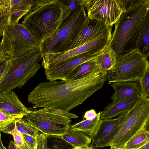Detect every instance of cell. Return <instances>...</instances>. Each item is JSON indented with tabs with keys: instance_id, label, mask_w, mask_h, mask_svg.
<instances>
[{
	"instance_id": "cell-1",
	"label": "cell",
	"mask_w": 149,
	"mask_h": 149,
	"mask_svg": "<svg viewBox=\"0 0 149 149\" xmlns=\"http://www.w3.org/2000/svg\"><path fill=\"white\" fill-rule=\"evenodd\" d=\"M107 73L97 70L81 78L42 82L28 95L33 108L54 107L69 112L102 88Z\"/></svg>"
},
{
	"instance_id": "cell-2",
	"label": "cell",
	"mask_w": 149,
	"mask_h": 149,
	"mask_svg": "<svg viewBox=\"0 0 149 149\" xmlns=\"http://www.w3.org/2000/svg\"><path fill=\"white\" fill-rule=\"evenodd\" d=\"M125 9L114 24L108 46L116 58L136 49L139 36L149 15V0H124Z\"/></svg>"
},
{
	"instance_id": "cell-3",
	"label": "cell",
	"mask_w": 149,
	"mask_h": 149,
	"mask_svg": "<svg viewBox=\"0 0 149 149\" xmlns=\"http://www.w3.org/2000/svg\"><path fill=\"white\" fill-rule=\"evenodd\" d=\"M66 8L61 0H33L21 24L42 46L58 31Z\"/></svg>"
},
{
	"instance_id": "cell-4",
	"label": "cell",
	"mask_w": 149,
	"mask_h": 149,
	"mask_svg": "<svg viewBox=\"0 0 149 149\" xmlns=\"http://www.w3.org/2000/svg\"><path fill=\"white\" fill-rule=\"evenodd\" d=\"M41 46L15 58H10L0 79V93L21 88L40 68L39 62L42 59Z\"/></svg>"
},
{
	"instance_id": "cell-5",
	"label": "cell",
	"mask_w": 149,
	"mask_h": 149,
	"mask_svg": "<svg viewBox=\"0 0 149 149\" xmlns=\"http://www.w3.org/2000/svg\"><path fill=\"white\" fill-rule=\"evenodd\" d=\"M84 8L79 5L61 22L58 31L41 46V54L70 50L87 19Z\"/></svg>"
},
{
	"instance_id": "cell-6",
	"label": "cell",
	"mask_w": 149,
	"mask_h": 149,
	"mask_svg": "<svg viewBox=\"0 0 149 149\" xmlns=\"http://www.w3.org/2000/svg\"><path fill=\"white\" fill-rule=\"evenodd\" d=\"M76 114L54 107L32 111L23 118L29 123L46 135L61 136L70 126Z\"/></svg>"
},
{
	"instance_id": "cell-7",
	"label": "cell",
	"mask_w": 149,
	"mask_h": 149,
	"mask_svg": "<svg viewBox=\"0 0 149 149\" xmlns=\"http://www.w3.org/2000/svg\"><path fill=\"white\" fill-rule=\"evenodd\" d=\"M148 58L136 49L116 58L114 67L107 73L108 84L116 82H139L149 70Z\"/></svg>"
},
{
	"instance_id": "cell-8",
	"label": "cell",
	"mask_w": 149,
	"mask_h": 149,
	"mask_svg": "<svg viewBox=\"0 0 149 149\" xmlns=\"http://www.w3.org/2000/svg\"><path fill=\"white\" fill-rule=\"evenodd\" d=\"M149 123V98L138 96L129 110L127 116L109 146L117 149H125L129 141Z\"/></svg>"
},
{
	"instance_id": "cell-9",
	"label": "cell",
	"mask_w": 149,
	"mask_h": 149,
	"mask_svg": "<svg viewBox=\"0 0 149 149\" xmlns=\"http://www.w3.org/2000/svg\"><path fill=\"white\" fill-rule=\"evenodd\" d=\"M2 36L1 47L11 58H17L41 46L21 24L8 23Z\"/></svg>"
},
{
	"instance_id": "cell-10",
	"label": "cell",
	"mask_w": 149,
	"mask_h": 149,
	"mask_svg": "<svg viewBox=\"0 0 149 149\" xmlns=\"http://www.w3.org/2000/svg\"><path fill=\"white\" fill-rule=\"evenodd\" d=\"M112 27H109L99 35L85 44L65 52L48 53L42 55V65L45 70L52 68L60 63L85 53H102L108 46L112 36Z\"/></svg>"
},
{
	"instance_id": "cell-11",
	"label": "cell",
	"mask_w": 149,
	"mask_h": 149,
	"mask_svg": "<svg viewBox=\"0 0 149 149\" xmlns=\"http://www.w3.org/2000/svg\"><path fill=\"white\" fill-rule=\"evenodd\" d=\"M87 12V17L113 26L125 9L124 0H77Z\"/></svg>"
},
{
	"instance_id": "cell-12",
	"label": "cell",
	"mask_w": 149,
	"mask_h": 149,
	"mask_svg": "<svg viewBox=\"0 0 149 149\" xmlns=\"http://www.w3.org/2000/svg\"><path fill=\"white\" fill-rule=\"evenodd\" d=\"M128 110L115 119L100 120L89 147L92 149H99L109 146L111 139L123 123Z\"/></svg>"
},
{
	"instance_id": "cell-13",
	"label": "cell",
	"mask_w": 149,
	"mask_h": 149,
	"mask_svg": "<svg viewBox=\"0 0 149 149\" xmlns=\"http://www.w3.org/2000/svg\"><path fill=\"white\" fill-rule=\"evenodd\" d=\"M102 53H84L65 61L52 68L45 70L46 78L49 81L65 80L77 67L84 63L96 59Z\"/></svg>"
},
{
	"instance_id": "cell-14",
	"label": "cell",
	"mask_w": 149,
	"mask_h": 149,
	"mask_svg": "<svg viewBox=\"0 0 149 149\" xmlns=\"http://www.w3.org/2000/svg\"><path fill=\"white\" fill-rule=\"evenodd\" d=\"M0 109L10 115L21 118L31 111L23 104L12 90L0 93Z\"/></svg>"
},
{
	"instance_id": "cell-15",
	"label": "cell",
	"mask_w": 149,
	"mask_h": 149,
	"mask_svg": "<svg viewBox=\"0 0 149 149\" xmlns=\"http://www.w3.org/2000/svg\"><path fill=\"white\" fill-rule=\"evenodd\" d=\"M109 27L102 22L88 17L82 30L73 44L70 50L82 45L92 40Z\"/></svg>"
},
{
	"instance_id": "cell-16",
	"label": "cell",
	"mask_w": 149,
	"mask_h": 149,
	"mask_svg": "<svg viewBox=\"0 0 149 149\" xmlns=\"http://www.w3.org/2000/svg\"><path fill=\"white\" fill-rule=\"evenodd\" d=\"M110 84L114 91L111 96L112 102L121 101L140 95L139 82H116Z\"/></svg>"
},
{
	"instance_id": "cell-17",
	"label": "cell",
	"mask_w": 149,
	"mask_h": 149,
	"mask_svg": "<svg viewBox=\"0 0 149 149\" xmlns=\"http://www.w3.org/2000/svg\"><path fill=\"white\" fill-rule=\"evenodd\" d=\"M116 102H112L105 107L101 111L100 118L101 120L110 119L118 116L129 110L137 101L138 96Z\"/></svg>"
},
{
	"instance_id": "cell-18",
	"label": "cell",
	"mask_w": 149,
	"mask_h": 149,
	"mask_svg": "<svg viewBox=\"0 0 149 149\" xmlns=\"http://www.w3.org/2000/svg\"><path fill=\"white\" fill-rule=\"evenodd\" d=\"M33 0H0V13L2 16H8L21 11L29 12L32 6Z\"/></svg>"
},
{
	"instance_id": "cell-19",
	"label": "cell",
	"mask_w": 149,
	"mask_h": 149,
	"mask_svg": "<svg viewBox=\"0 0 149 149\" xmlns=\"http://www.w3.org/2000/svg\"><path fill=\"white\" fill-rule=\"evenodd\" d=\"M61 136L74 148L89 147L91 141V139L84 133L73 130L70 127L66 129Z\"/></svg>"
},
{
	"instance_id": "cell-20",
	"label": "cell",
	"mask_w": 149,
	"mask_h": 149,
	"mask_svg": "<svg viewBox=\"0 0 149 149\" xmlns=\"http://www.w3.org/2000/svg\"><path fill=\"white\" fill-rule=\"evenodd\" d=\"M96 61L100 72L107 73L115 65L116 56L114 51L109 46L97 58Z\"/></svg>"
},
{
	"instance_id": "cell-21",
	"label": "cell",
	"mask_w": 149,
	"mask_h": 149,
	"mask_svg": "<svg viewBox=\"0 0 149 149\" xmlns=\"http://www.w3.org/2000/svg\"><path fill=\"white\" fill-rule=\"evenodd\" d=\"M101 111L99 112L92 120H85L76 123L70 126L72 129L83 132L91 138L95 134L100 120Z\"/></svg>"
},
{
	"instance_id": "cell-22",
	"label": "cell",
	"mask_w": 149,
	"mask_h": 149,
	"mask_svg": "<svg viewBox=\"0 0 149 149\" xmlns=\"http://www.w3.org/2000/svg\"><path fill=\"white\" fill-rule=\"evenodd\" d=\"M97 59L84 63L77 67L71 72L66 80H74L79 79L99 70Z\"/></svg>"
},
{
	"instance_id": "cell-23",
	"label": "cell",
	"mask_w": 149,
	"mask_h": 149,
	"mask_svg": "<svg viewBox=\"0 0 149 149\" xmlns=\"http://www.w3.org/2000/svg\"><path fill=\"white\" fill-rule=\"evenodd\" d=\"M136 49L148 58L149 56V15L147 16L140 33Z\"/></svg>"
},
{
	"instance_id": "cell-24",
	"label": "cell",
	"mask_w": 149,
	"mask_h": 149,
	"mask_svg": "<svg viewBox=\"0 0 149 149\" xmlns=\"http://www.w3.org/2000/svg\"><path fill=\"white\" fill-rule=\"evenodd\" d=\"M15 127L22 135L26 134L37 138L39 131L29 123L23 118L15 119L9 124Z\"/></svg>"
},
{
	"instance_id": "cell-25",
	"label": "cell",
	"mask_w": 149,
	"mask_h": 149,
	"mask_svg": "<svg viewBox=\"0 0 149 149\" xmlns=\"http://www.w3.org/2000/svg\"><path fill=\"white\" fill-rule=\"evenodd\" d=\"M148 128L145 127L136 134L128 142L125 149L139 148L149 141Z\"/></svg>"
},
{
	"instance_id": "cell-26",
	"label": "cell",
	"mask_w": 149,
	"mask_h": 149,
	"mask_svg": "<svg viewBox=\"0 0 149 149\" xmlns=\"http://www.w3.org/2000/svg\"><path fill=\"white\" fill-rule=\"evenodd\" d=\"M47 149H71L74 147L59 136L46 135Z\"/></svg>"
},
{
	"instance_id": "cell-27",
	"label": "cell",
	"mask_w": 149,
	"mask_h": 149,
	"mask_svg": "<svg viewBox=\"0 0 149 149\" xmlns=\"http://www.w3.org/2000/svg\"><path fill=\"white\" fill-rule=\"evenodd\" d=\"M0 131L11 134L13 137L14 143L17 146L21 147L24 144L22 135L15 127L9 124L1 129Z\"/></svg>"
},
{
	"instance_id": "cell-28",
	"label": "cell",
	"mask_w": 149,
	"mask_h": 149,
	"mask_svg": "<svg viewBox=\"0 0 149 149\" xmlns=\"http://www.w3.org/2000/svg\"><path fill=\"white\" fill-rule=\"evenodd\" d=\"M149 70L146 72L144 76L139 82L140 93L139 96L149 98Z\"/></svg>"
},
{
	"instance_id": "cell-29",
	"label": "cell",
	"mask_w": 149,
	"mask_h": 149,
	"mask_svg": "<svg viewBox=\"0 0 149 149\" xmlns=\"http://www.w3.org/2000/svg\"><path fill=\"white\" fill-rule=\"evenodd\" d=\"M19 118H21L18 116L10 115L0 109V130L13 120Z\"/></svg>"
},
{
	"instance_id": "cell-30",
	"label": "cell",
	"mask_w": 149,
	"mask_h": 149,
	"mask_svg": "<svg viewBox=\"0 0 149 149\" xmlns=\"http://www.w3.org/2000/svg\"><path fill=\"white\" fill-rule=\"evenodd\" d=\"M77 1V0L62 1L64 4L67 6L66 9L63 16L62 21L79 5H80L78 4Z\"/></svg>"
},
{
	"instance_id": "cell-31",
	"label": "cell",
	"mask_w": 149,
	"mask_h": 149,
	"mask_svg": "<svg viewBox=\"0 0 149 149\" xmlns=\"http://www.w3.org/2000/svg\"><path fill=\"white\" fill-rule=\"evenodd\" d=\"M22 136L24 144L29 149H36L37 138L26 134H23Z\"/></svg>"
},
{
	"instance_id": "cell-32",
	"label": "cell",
	"mask_w": 149,
	"mask_h": 149,
	"mask_svg": "<svg viewBox=\"0 0 149 149\" xmlns=\"http://www.w3.org/2000/svg\"><path fill=\"white\" fill-rule=\"evenodd\" d=\"M36 149H47V136L42 133L38 134L37 137Z\"/></svg>"
},
{
	"instance_id": "cell-33",
	"label": "cell",
	"mask_w": 149,
	"mask_h": 149,
	"mask_svg": "<svg viewBox=\"0 0 149 149\" xmlns=\"http://www.w3.org/2000/svg\"><path fill=\"white\" fill-rule=\"evenodd\" d=\"M8 16H2L0 13V37L2 36L3 31L8 23Z\"/></svg>"
},
{
	"instance_id": "cell-34",
	"label": "cell",
	"mask_w": 149,
	"mask_h": 149,
	"mask_svg": "<svg viewBox=\"0 0 149 149\" xmlns=\"http://www.w3.org/2000/svg\"><path fill=\"white\" fill-rule=\"evenodd\" d=\"M97 115L95 110L91 109L85 112L83 116V119H85L87 120H92L95 118Z\"/></svg>"
},
{
	"instance_id": "cell-35",
	"label": "cell",
	"mask_w": 149,
	"mask_h": 149,
	"mask_svg": "<svg viewBox=\"0 0 149 149\" xmlns=\"http://www.w3.org/2000/svg\"><path fill=\"white\" fill-rule=\"evenodd\" d=\"M10 56L5 52L2 49L0 43V62H3L8 60Z\"/></svg>"
},
{
	"instance_id": "cell-36",
	"label": "cell",
	"mask_w": 149,
	"mask_h": 149,
	"mask_svg": "<svg viewBox=\"0 0 149 149\" xmlns=\"http://www.w3.org/2000/svg\"><path fill=\"white\" fill-rule=\"evenodd\" d=\"M7 61L2 63L0 65V79L2 75L4 70L6 67Z\"/></svg>"
},
{
	"instance_id": "cell-37",
	"label": "cell",
	"mask_w": 149,
	"mask_h": 149,
	"mask_svg": "<svg viewBox=\"0 0 149 149\" xmlns=\"http://www.w3.org/2000/svg\"><path fill=\"white\" fill-rule=\"evenodd\" d=\"M7 149H17L16 145L12 140L10 141Z\"/></svg>"
},
{
	"instance_id": "cell-38",
	"label": "cell",
	"mask_w": 149,
	"mask_h": 149,
	"mask_svg": "<svg viewBox=\"0 0 149 149\" xmlns=\"http://www.w3.org/2000/svg\"><path fill=\"white\" fill-rule=\"evenodd\" d=\"M139 149H149V141L141 146Z\"/></svg>"
},
{
	"instance_id": "cell-39",
	"label": "cell",
	"mask_w": 149,
	"mask_h": 149,
	"mask_svg": "<svg viewBox=\"0 0 149 149\" xmlns=\"http://www.w3.org/2000/svg\"><path fill=\"white\" fill-rule=\"evenodd\" d=\"M1 132L0 131V149H7L4 146L2 142Z\"/></svg>"
},
{
	"instance_id": "cell-40",
	"label": "cell",
	"mask_w": 149,
	"mask_h": 149,
	"mask_svg": "<svg viewBox=\"0 0 149 149\" xmlns=\"http://www.w3.org/2000/svg\"><path fill=\"white\" fill-rule=\"evenodd\" d=\"M71 149H92L89 146L86 147H83V148H77L74 147L73 148Z\"/></svg>"
},
{
	"instance_id": "cell-41",
	"label": "cell",
	"mask_w": 149,
	"mask_h": 149,
	"mask_svg": "<svg viewBox=\"0 0 149 149\" xmlns=\"http://www.w3.org/2000/svg\"><path fill=\"white\" fill-rule=\"evenodd\" d=\"M19 147L21 149H29L27 146L24 144L22 146Z\"/></svg>"
},
{
	"instance_id": "cell-42",
	"label": "cell",
	"mask_w": 149,
	"mask_h": 149,
	"mask_svg": "<svg viewBox=\"0 0 149 149\" xmlns=\"http://www.w3.org/2000/svg\"><path fill=\"white\" fill-rule=\"evenodd\" d=\"M141 147H139V148H129L125 149H139Z\"/></svg>"
},
{
	"instance_id": "cell-43",
	"label": "cell",
	"mask_w": 149,
	"mask_h": 149,
	"mask_svg": "<svg viewBox=\"0 0 149 149\" xmlns=\"http://www.w3.org/2000/svg\"><path fill=\"white\" fill-rule=\"evenodd\" d=\"M109 149H117L116 148H115V147L111 146V148Z\"/></svg>"
},
{
	"instance_id": "cell-44",
	"label": "cell",
	"mask_w": 149,
	"mask_h": 149,
	"mask_svg": "<svg viewBox=\"0 0 149 149\" xmlns=\"http://www.w3.org/2000/svg\"><path fill=\"white\" fill-rule=\"evenodd\" d=\"M16 146L17 149H21L19 147L17 146V145Z\"/></svg>"
},
{
	"instance_id": "cell-45",
	"label": "cell",
	"mask_w": 149,
	"mask_h": 149,
	"mask_svg": "<svg viewBox=\"0 0 149 149\" xmlns=\"http://www.w3.org/2000/svg\"><path fill=\"white\" fill-rule=\"evenodd\" d=\"M3 62H0V65Z\"/></svg>"
}]
</instances>
